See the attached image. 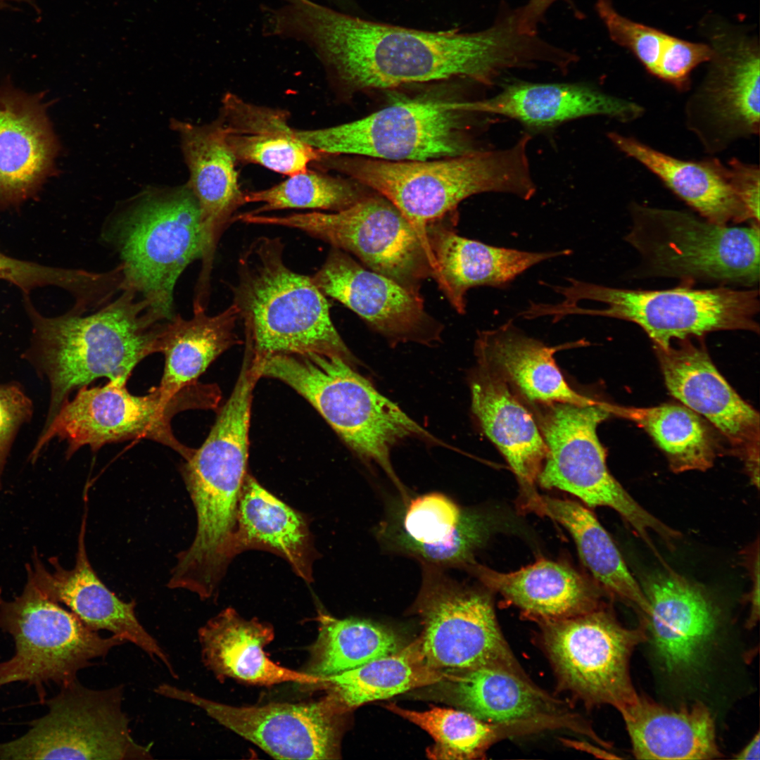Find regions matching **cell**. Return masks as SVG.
<instances>
[{
	"label": "cell",
	"mask_w": 760,
	"mask_h": 760,
	"mask_svg": "<svg viewBox=\"0 0 760 760\" xmlns=\"http://www.w3.org/2000/svg\"><path fill=\"white\" fill-rule=\"evenodd\" d=\"M286 33L315 52L333 82L353 91L452 80L490 87L507 70L521 68L526 58L524 38L505 15L479 32H433L300 0L289 13Z\"/></svg>",
	"instance_id": "6da1fadb"
},
{
	"label": "cell",
	"mask_w": 760,
	"mask_h": 760,
	"mask_svg": "<svg viewBox=\"0 0 760 760\" xmlns=\"http://www.w3.org/2000/svg\"><path fill=\"white\" fill-rule=\"evenodd\" d=\"M132 289L95 312L72 309L63 315H42L25 295L32 324L31 346L25 356L51 386L47 429L75 389L99 378L127 383L137 365L157 353L158 338L168 319Z\"/></svg>",
	"instance_id": "7a4b0ae2"
},
{
	"label": "cell",
	"mask_w": 760,
	"mask_h": 760,
	"mask_svg": "<svg viewBox=\"0 0 760 760\" xmlns=\"http://www.w3.org/2000/svg\"><path fill=\"white\" fill-rule=\"evenodd\" d=\"M531 138L525 132L506 148L477 149L442 160L396 161L326 153L315 165L376 191L427 241V224L455 211L471 196L494 192L532 198L536 186L527 153Z\"/></svg>",
	"instance_id": "3957f363"
},
{
	"label": "cell",
	"mask_w": 760,
	"mask_h": 760,
	"mask_svg": "<svg viewBox=\"0 0 760 760\" xmlns=\"http://www.w3.org/2000/svg\"><path fill=\"white\" fill-rule=\"evenodd\" d=\"M254 359L260 377L279 380L303 396L360 459L384 471L403 502L410 500L391 452L410 438L438 443L430 433L338 357L275 353Z\"/></svg>",
	"instance_id": "277c9868"
},
{
	"label": "cell",
	"mask_w": 760,
	"mask_h": 760,
	"mask_svg": "<svg viewBox=\"0 0 760 760\" xmlns=\"http://www.w3.org/2000/svg\"><path fill=\"white\" fill-rule=\"evenodd\" d=\"M280 238L261 236L241 254L233 304L255 355L317 353L356 362L336 329L326 296L284 260Z\"/></svg>",
	"instance_id": "5b68a950"
},
{
	"label": "cell",
	"mask_w": 760,
	"mask_h": 760,
	"mask_svg": "<svg viewBox=\"0 0 760 760\" xmlns=\"http://www.w3.org/2000/svg\"><path fill=\"white\" fill-rule=\"evenodd\" d=\"M568 285L553 286L562 303L549 304L547 314L557 320L586 315L633 322L648 335L653 346L723 330L759 332L757 289L690 286L665 290L614 288L568 278Z\"/></svg>",
	"instance_id": "8992f818"
},
{
	"label": "cell",
	"mask_w": 760,
	"mask_h": 760,
	"mask_svg": "<svg viewBox=\"0 0 760 760\" xmlns=\"http://www.w3.org/2000/svg\"><path fill=\"white\" fill-rule=\"evenodd\" d=\"M106 238L121 260L122 290L170 319L176 282L202 251L199 207L189 186L143 192L114 217Z\"/></svg>",
	"instance_id": "52a82bcc"
},
{
	"label": "cell",
	"mask_w": 760,
	"mask_h": 760,
	"mask_svg": "<svg viewBox=\"0 0 760 760\" xmlns=\"http://www.w3.org/2000/svg\"><path fill=\"white\" fill-rule=\"evenodd\" d=\"M625 236L648 276L751 286L759 280V223L731 227L688 212L630 205Z\"/></svg>",
	"instance_id": "ba28073f"
},
{
	"label": "cell",
	"mask_w": 760,
	"mask_h": 760,
	"mask_svg": "<svg viewBox=\"0 0 760 760\" xmlns=\"http://www.w3.org/2000/svg\"><path fill=\"white\" fill-rule=\"evenodd\" d=\"M214 391L210 385L198 382L172 397L166 396L158 386L145 395H134L126 383L120 381L84 386L72 400L63 404L51 424L41 432L30 460L34 463L54 438L67 443L68 458L84 445L96 451L108 443L146 438L168 446L186 460L194 449L175 437L171 420L181 411L212 406Z\"/></svg>",
	"instance_id": "9c48e42d"
},
{
	"label": "cell",
	"mask_w": 760,
	"mask_h": 760,
	"mask_svg": "<svg viewBox=\"0 0 760 760\" xmlns=\"http://www.w3.org/2000/svg\"><path fill=\"white\" fill-rule=\"evenodd\" d=\"M241 222L302 231L356 256L369 270L421 295L436 267L428 242L386 198L366 195L337 212L313 211L274 216L244 213Z\"/></svg>",
	"instance_id": "30bf717a"
},
{
	"label": "cell",
	"mask_w": 760,
	"mask_h": 760,
	"mask_svg": "<svg viewBox=\"0 0 760 760\" xmlns=\"http://www.w3.org/2000/svg\"><path fill=\"white\" fill-rule=\"evenodd\" d=\"M602 405H546L538 426L547 455L537 481L544 488L571 493L590 507L613 509L648 545L650 532H654L671 545L680 533L638 504L607 469L597 434L598 424L610 415Z\"/></svg>",
	"instance_id": "8fae6325"
},
{
	"label": "cell",
	"mask_w": 760,
	"mask_h": 760,
	"mask_svg": "<svg viewBox=\"0 0 760 760\" xmlns=\"http://www.w3.org/2000/svg\"><path fill=\"white\" fill-rule=\"evenodd\" d=\"M0 629L15 642L12 657L0 662V687L14 682L39 690L49 681L65 685L91 660L125 642L114 635L101 636L46 596L29 577L23 593L13 600L0 595Z\"/></svg>",
	"instance_id": "7c38bea8"
},
{
	"label": "cell",
	"mask_w": 760,
	"mask_h": 760,
	"mask_svg": "<svg viewBox=\"0 0 760 760\" xmlns=\"http://www.w3.org/2000/svg\"><path fill=\"white\" fill-rule=\"evenodd\" d=\"M457 101H410L335 126L297 129L319 152L385 160H428L476 149L467 134L469 117Z\"/></svg>",
	"instance_id": "4fadbf2b"
},
{
	"label": "cell",
	"mask_w": 760,
	"mask_h": 760,
	"mask_svg": "<svg viewBox=\"0 0 760 760\" xmlns=\"http://www.w3.org/2000/svg\"><path fill=\"white\" fill-rule=\"evenodd\" d=\"M540 641L559 688L588 707L617 710L638 695L630 674L634 649L647 639V627L621 625L604 607L578 616L538 622Z\"/></svg>",
	"instance_id": "5bb4252c"
},
{
	"label": "cell",
	"mask_w": 760,
	"mask_h": 760,
	"mask_svg": "<svg viewBox=\"0 0 760 760\" xmlns=\"http://www.w3.org/2000/svg\"><path fill=\"white\" fill-rule=\"evenodd\" d=\"M123 687L95 690L75 679L46 701L49 712L23 736L0 743V759H151L135 742L122 709Z\"/></svg>",
	"instance_id": "9a60e30c"
},
{
	"label": "cell",
	"mask_w": 760,
	"mask_h": 760,
	"mask_svg": "<svg viewBox=\"0 0 760 760\" xmlns=\"http://www.w3.org/2000/svg\"><path fill=\"white\" fill-rule=\"evenodd\" d=\"M414 609L422 625L417 641L429 666L452 673L498 666L525 673L500 629L487 593L459 583L442 568L423 564Z\"/></svg>",
	"instance_id": "2e32d148"
},
{
	"label": "cell",
	"mask_w": 760,
	"mask_h": 760,
	"mask_svg": "<svg viewBox=\"0 0 760 760\" xmlns=\"http://www.w3.org/2000/svg\"><path fill=\"white\" fill-rule=\"evenodd\" d=\"M715 34L706 75L684 108L687 129L710 155L759 135L760 129L759 46L741 34Z\"/></svg>",
	"instance_id": "e0dca14e"
},
{
	"label": "cell",
	"mask_w": 760,
	"mask_h": 760,
	"mask_svg": "<svg viewBox=\"0 0 760 760\" xmlns=\"http://www.w3.org/2000/svg\"><path fill=\"white\" fill-rule=\"evenodd\" d=\"M155 692L200 707L275 759L337 758L338 721L343 714L328 695L312 702L235 707L166 683L159 685Z\"/></svg>",
	"instance_id": "ac0fdd59"
},
{
	"label": "cell",
	"mask_w": 760,
	"mask_h": 760,
	"mask_svg": "<svg viewBox=\"0 0 760 760\" xmlns=\"http://www.w3.org/2000/svg\"><path fill=\"white\" fill-rule=\"evenodd\" d=\"M677 341L676 346H654L667 389L725 437L758 488L759 412L729 385L702 346L695 345L690 338Z\"/></svg>",
	"instance_id": "d6986e66"
},
{
	"label": "cell",
	"mask_w": 760,
	"mask_h": 760,
	"mask_svg": "<svg viewBox=\"0 0 760 760\" xmlns=\"http://www.w3.org/2000/svg\"><path fill=\"white\" fill-rule=\"evenodd\" d=\"M310 279L325 296L350 309L393 346L440 341L443 324L426 310L422 296L395 281L365 268L349 253L331 247Z\"/></svg>",
	"instance_id": "ffe728a7"
},
{
	"label": "cell",
	"mask_w": 760,
	"mask_h": 760,
	"mask_svg": "<svg viewBox=\"0 0 760 760\" xmlns=\"http://www.w3.org/2000/svg\"><path fill=\"white\" fill-rule=\"evenodd\" d=\"M171 127L179 135L189 171L186 184L199 207L201 269L196 288L205 292L210 290L217 243L237 209L245 204V193L239 183L237 161L218 119L203 125L172 120Z\"/></svg>",
	"instance_id": "44dd1931"
},
{
	"label": "cell",
	"mask_w": 760,
	"mask_h": 760,
	"mask_svg": "<svg viewBox=\"0 0 760 760\" xmlns=\"http://www.w3.org/2000/svg\"><path fill=\"white\" fill-rule=\"evenodd\" d=\"M87 505L78 538L75 565L62 567L56 557L49 559L53 571L46 569L36 551L33 565H27L30 578L46 596L65 604L89 628L106 630L125 642H130L152 659H159L173 677L175 670L165 652L139 621L134 601L124 602L99 578L87 557L85 546Z\"/></svg>",
	"instance_id": "7402d4cb"
},
{
	"label": "cell",
	"mask_w": 760,
	"mask_h": 760,
	"mask_svg": "<svg viewBox=\"0 0 760 760\" xmlns=\"http://www.w3.org/2000/svg\"><path fill=\"white\" fill-rule=\"evenodd\" d=\"M462 110L502 115L531 131H543L576 119L604 116L621 122L641 118L639 103L614 96L581 82L533 83L513 82L493 96L460 101Z\"/></svg>",
	"instance_id": "603a6c76"
},
{
	"label": "cell",
	"mask_w": 760,
	"mask_h": 760,
	"mask_svg": "<svg viewBox=\"0 0 760 760\" xmlns=\"http://www.w3.org/2000/svg\"><path fill=\"white\" fill-rule=\"evenodd\" d=\"M641 588L650 604L645 623L665 669L694 666L717 623L716 607L702 588L671 571L646 576Z\"/></svg>",
	"instance_id": "cb8c5ba5"
},
{
	"label": "cell",
	"mask_w": 760,
	"mask_h": 760,
	"mask_svg": "<svg viewBox=\"0 0 760 760\" xmlns=\"http://www.w3.org/2000/svg\"><path fill=\"white\" fill-rule=\"evenodd\" d=\"M39 95L0 89V207L33 196L52 174L58 144Z\"/></svg>",
	"instance_id": "d4e9b609"
},
{
	"label": "cell",
	"mask_w": 760,
	"mask_h": 760,
	"mask_svg": "<svg viewBox=\"0 0 760 760\" xmlns=\"http://www.w3.org/2000/svg\"><path fill=\"white\" fill-rule=\"evenodd\" d=\"M398 529L385 524L378 534L398 551L437 567L467 568L488 535L483 517L450 498L431 493L410 500Z\"/></svg>",
	"instance_id": "484cf974"
},
{
	"label": "cell",
	"mask_w": 760,
	"mask_h": 760,
	"mask_svg": "<svg viewBox=\"0 0 760 760\" xmlns=\"http://www.w3.org/2000/svg\"><path fill=\"white\" fill-rule=\"evenodd\" d=\"M438 220L427 224L426 235L436 270L433 279L451 306L466 312L467 291L478 286L504 288L531 267L569 255V249L530 252L498 247L461 236Z\"/></svg>",
	"instance_id": "4316f807"
},
{
	"label": "cell",
	"mask_w": 760,
	"mask_h": 760,
	"mask_svg": "<svg viewBox=\"0 0 760 760\" xmlns=\"http://www.w3.org/2000/svg\"><path fill=\"white\" fill-rule=\"evenodd\" d=\"M469 384L472 412L518 479L524 503L538 494L533 486L547 455L539 426L509 386L484 365L478 362Z\"/></svg>",
	"instance_id": "83f0119b"
},
{
	"label": "cell",
	"mask_w": 760,
	"mask_h": 760,
	"mask_svg": "<svg viewBox=\"0 0 760 760\" xmlns=\"http://www.w3.org/2000/svg\"><path fill=\"white\" fill-rule=\"evenodd\" d=\"M220 110L217 119L237 162L291 176L308 169L323 153L299 138L285 110L258 105L227 92Z\"/></svg>",
	"instance_id": "f1b7e54d"
},
{
	"label": "cell",
	"mask_w": 760,
	"mask_h": 760,
	"mask_svg": "<svg viewBox=\"0 0 760 760\" xmlns=\"http://www.w3.org/2000/svg\"><path fill=\"white\" fill-rule=\"evenodd\" d=\"M607 137L619 151L657 176L702 217L723 225L752 220L729 181L726 165L718 159L683 160L633 137L609 132Z\"/></svg>",
	"instance_id": "f546056e"
},
{
	"label": "cell",
	"mask_w": 760,
	"mask_h": 760,
	"mask_svg": "<svg viewBox=\"0 0 760 760\" xmlns=\"http://www.w3.org/2000/svg\"><path fill=\"white\" fill-rule=\"evenodd\" d=\"M469 569L487 588L538 622L578 616L603 605L599 588L564 563L540 559L502 573L476 562Z\"/></svg>",
	"instance_id": "4dcf8cb0"
},
{
	"label": "cell",
	"mask_w": 760,
	"mask_h": 760,
	"mask_svg": "<svg viewBox=\"0 0 760 760\" xmlns=\"http://www.w3.org/2000/svg\"><path fill=\"white\" fill-rule=\"evenodd\" d=\"M204 665L221 680L232 678L251 685L271 686L288 682L319 685L321 679L273 662L265 647L274 637L272 626L241 616L227 608L198 631Z\"/></svg>",
	"instance_id": "1f68e13d"
},
{
	"label": "cell",
	"mask_w": 760,
	"mask_h": 760,
	"mask_svg": "<svg viewBox=\"0 0 760 760\" xmlns=\"http://www.w3.org/2000/svg\"><path fill=\"white\" fill-rule=\"evenodd\" d=\"M564 346H547L526 336L509 320L495 329L480 331L475 354L478 362L531 402L543 405L599 403L579 394L566 381L554 358L555 353Z\"/></svg>",
	"instance_id": "d6a6232c"
},
{
	"label": "cell",
	"mask_w": 760,
	"mask_h": 760,
	"mask_svg": "<svg viewBox=\"0 0 760 760\" xmlns=\"http://www.w3.org/2000/svg\"><path fill=\"white\" fill-rule=\"evenodd\" d=\"M618 711L638 759H711L721 755L714 718L697 702L671 708L638 695Z\"/></svg>",
	"instance_id": "836d02e7"
},
{
	"label": "cell",
	"mask_w": 760,
	"mask_h": 760,
	"mask_svg": "<svg viewBox=\"0 0 760 760\" xmlns=\"http://www.w3.org/2000/svg\"><path fill=\"white\" fill-rule=\"evenodd\" d=\"M450 697L460 709L490 723L570 712L563 701L532 682L525 673L486 666L450 673Z\"/></svg>",
	"instance_id": "e575fe53"
},
{
	"label": "cell",
	"mask_w": 760,
	"mask_h": 760,
	"mask_svg": "<svg viewBox=\"0 0 760 760\" xmlns=\"http://www.w3.org/2000/svg\"><path fill=\"white\" fill-rule=\"evenodd\" d=\"M262 548L280 555L308 582L313 551L303 517L246 474L239 498L233 555Z\"/></svg>",
	"instance_id": "d590c367"
},
{
	"label": "cell",
	"mask_w": 760,
	"mask_h": 760,
	"mask_svg": "<svg viewBox=\"0 0 760 760\" xmlns=\"http://www.w3.org/2000/svg\"><path fill=\"white\" fill-rule=\"evenodd\" d=\"M193 312L189 319L174 315L165 322L158 338L157 353L165 356L158 387L168 397L196 384L212 362L239 343L235 327L239 314L234 304L212 316L204 309Z\"/></svg>",
	"instance_id": "8d00e7d4"
},
{
	"label": "cell",
	"mask_w": 760,
	"mask_h": 760,
	"mask_svg": "<svg viewBox=\"0 0 760 760\" xmlns=\"http://www.w3.org/2000/svg\"><path fill=\"white\" fill-rule=\"evenodd\" d=\"M523 508L564 526L580 557L596 581L610 595L636 609L645 620L650 604L640 584L626 566L612 539L595 517L578 502L537 494Z\"/></svg>",
	"instance_id": "74e56055"
},
{
	"label": "cell",
	"mask_w": 760,
	"mask_h": 760,
	"mask_svg": "<svg viewBox=\"0 0 760 760\" xmlns=\"http://www.w3.org/2000/svg\"><path fill=\"white\" fill-rule=\"evenodd\" d=\"M386 708L426 731L434 745L427 750L434 759H479L494 744L504 739L552 730L550 716L507 723L484 721L462 709L431 707L423 711L409 710L395 704Z\"/></svg>",
	"instance_id": "f35d334b"
},
{
	"label": "cell",
	"mask_w": 760,
	"mask_h": 760,
	"mask_svg": "<svg viewBox=\"0 0 760 760\" xmlns=\"http://www.w3.org/2000/svg\"><path fill=\"white\" fill-rule=\"evenodd\" d=\"M449 674L425 663L416 640L395 653L324 678L319 687L327 690L341 712L346 714L370 702L444 681Z\"/></svg>",
	"instance_id": "ab89813d"
},
{
	"label": "cell",
	"mask_w": 760,
	"mask_h": 760,
	"mask_svg": "<svg viewBox=\"0 0 760 760\" xmlns=\"http://www.w3.org/2000/svg\"><path fill=\"white\" fill-rule=\"evenodd\" d=\"M609 414L637 424L664 452L675 473L706 471L716 455L714 434L698 414L685 406L664 404L649 407H623L604 403Z\"/></svg>",
	"instance_id": "60d3db41"
},
{
	"label": "cell",
	"mask_w": 760,
	"mask_h": 760,
	"mask_svg": "<svg viewBox=\"0 0 760 760\" xmlns=\"http://www.w3.org/2000/svg\"><path fill=\"white\" fill-rule=\"evenodd\" d=\"M317 620L318 635L310 647L304 672L322 682L324 678L392 654L405 646L393 630L368 620L337 619L322 612Z\"/></svg>",
	"instance_id": "b9f144b4"
},
{
	"label": "cell",
	"mask_w": 760,
	"mask_h": 760,
	"mask_svg": "<svg viewBox=\"0 0 760 760\" xmlns=\"http://www.w3.org/2000/svg\"><path fill=\"white\" fill-rule=\"evenodd\" d=\"M366 195L350 182L319 170H305L267 189L246 192L245 203H259L251 214L285 209L337 212Z\"/></svg>",
	"instance_id": "7bdbcfd3"
},
{
	"label": "cell",
	"mask_w": 760,
	"mask_h": 760,
	"mask_svg": "<svg viewBox=\"0 0 760 760\" xmlns=\"http://www.w3.org/2000/svg\"><path fill=\"white\" fill-rule=\"evenodd\" d=\"M0 279L17 286L25 295L35 287L57 286L72 293L77 303L90 300L100 283L97 272L47 267L13 258L1 252Z\"/></svg>",
	"instance_id": "ee69618b"
},
{
	"label": "cell",
	"mask_w": 760,
	"mask_h": 760,
	"mask_svg": "<svg viewBox=\"0 0 760 760\" xmlns=\"http://www.w3.org/2000/svg\"><path fill=\"white\" fill-rule=\"evenodd\" d=\"M595 7L611 39L631 51L654 76L667 34L621 15L611 0H597Z\"/></svg>",
	"instance_id": "f6af8a7d"
},
{
	"label": "cell",
	"mask_w": 760,
	"mask_h": 760,
	"mask_svg": "<svg viewBox=\"0 0 760 760\" xmlns=\"http://www.w3.org/2000/svg\"><path fill=\"white\" fill-rule=\"evenodd\" d=\"M712 53L710 45L667 34L654 76L678 91H688L690 86V73L697 65L708 62Z\"/></svg>",
	"instance_id": "bcb514c9"
},
{
	"label": "cell",
	"mask_w": 760,
	"mask_h": 760,
	"mask_svg": "<svg viewBox=\"0 0 760 760\" xmlns=\"http://www.w3.org/2000/svg\"><path fill=\"white\" fill-rule=\"evenodd\" d=\"M32 412V403L19 384H0V488L13 441L20 426L30 421Z\"/></svg>",
	"instance_id": "7dc6e473"
},
{
	"label": "cell",
	"mask_w": 760,
	"mask_h": 760,
	"mask_svg": "<svg viewBox=\"0 0 760 760\" xmlns=\"http://www.w3.org/2000/svg\"><path fill=\"white\" fill-rule=\"evenodd\" d=\"M726 165L729 181L749 213L752 220L759 221L760 171L757 165L731 158Z\"/></svg>",
	"instance_id": "c3c4849f"
},
{
	"label": "cell",
	"mask_w": 760,
	"mask_h": 760,
	"mask_svg": "<svg viewBox=\"0 0 760 760\" xmlns=\"http://www.w3.org/2000/svg\"><path fill=\"white\" fill-rule=\"evenodd\" d=\"M559 0H529L526 4L515 9L517 23L520 32L537 35V27L548 8ZM564 1L572 5L571 0Z\"/></svg>",
	"instance_id": "681fc988"
},
{
	"label": "cell",
	"mask_w": 760,
	"mask_h": 760,
	"mask_svg": "<svg viewBox=\"0 0 760 760\" xmlns=\"http://www.w3.org/2000/svg\"><path fill=\"white\" fill-rule=\"evenodd\" d=\"M747 552L746 562L749 570L752 587L749 594L750 612L746 626L751 628L759 619V546L757 540Z\"/></svg>",
	"instance_id": "f907efd6"
},
{
	"label": "cell",
	"mask_w": 760,
	"mask_h": 760,
	"mask_svg": "<svg viewBox=\"0 0 760 760\" xmlns=\"http://www.w3.org/2000/svg\"><path fill=\"white\" fill-rule=\"evenodd\" d=\"M759 733L758 732L747 745L735 756L737 759H759Z\"/></svg>",
	"instance_id": "816d5d0a"
},
{
	"label": "cell",
	"mask_w": 760,
	"mask_h": 760,
	"mask_svg": "<svg viewBox=\"0 0 760 760\" xmlns=\"http://www.w3.org/2000/svg\"><path fill=\"white\" fill-rule=\"evenodd\" d=\"M562 742H565V743H567L568 745H570V746H571V747H574L576 749H579L581 750H583L585 752H589L591 754H595L597 757H601V758H603V759H619V756H615L612 754H610V753H609V752H606V751H604L603 749H598L596 747H595V746H593V745H590L589 743L585 742H581V741L578 742V741H574V740H562Z\"/></svg>",
	"instance_id": "f5cc1de1"
},
{
	"label": "cell",
	"mask_w": 760,
	"mask_h": 760,
	"mask_svg": "<svg viewBox=\"0 0 760 760\" xmlns=\"http://www.w3.org/2000/svg\"><path fill=\"white\" fill-rule=\"evenodd\" d=\"M329 1H330L331 2L338 5L340 8H341V7L345 6L350 1V0H329Z\"/></svg>",
	"instance_id": "db71d44e"
},
{
	"label": "cell",
	"mask_w": 760,
	"mask_h": 760,
	"mask_svg": "<svg viewBox=\"0 0 760 760\" xmlns=\"http://www.w3.org/2000/svg\"><path fill=\"white\" fill-rule=\"evenodd\" d=\"M1 0H0V2H1Z\"/></svg>",
	"instance_id": "11a10c76"
}]
</instances>
